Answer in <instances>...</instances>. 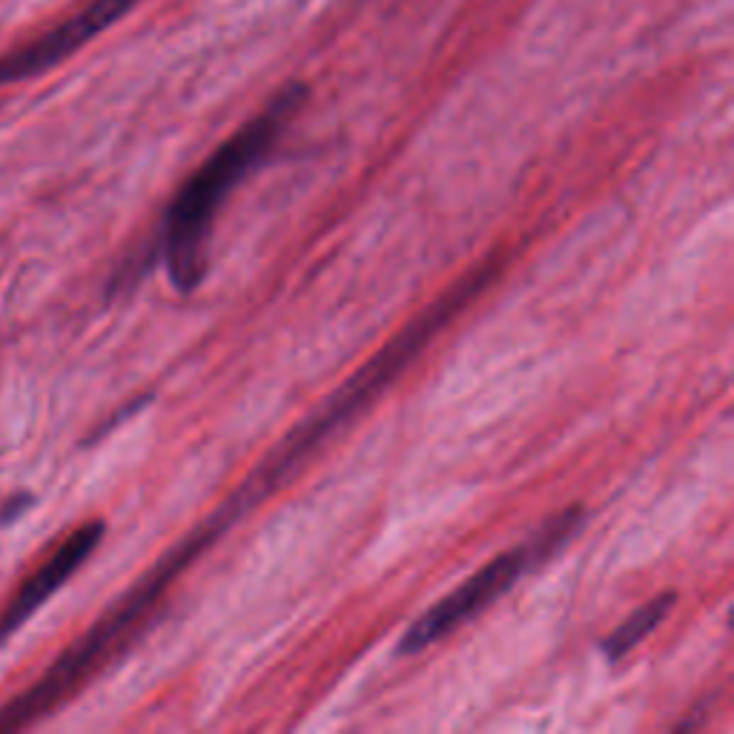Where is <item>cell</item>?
<instances>
[{
	"mask_svg": "<svg viewBox=\"0 0 734 734\" xmlns=\"http://www.w3.org/2000/svg\"><path fill=\"white\" fill-rule=\"evenodd\" d=\"M304 98V84H287L256 118L233 132L170 201L155 244L158 256L167 264V276L181 296L198 290L207 276L213 224L224 201L276 147L290 118L302 109Z\"/></svg>",
	"mask_w": 734,
	"mask_h": 734,
	"instance_id": "obj_1",
	"label": "cell"
},
{
	"mask_svg": "<svg viewBox=\"0 0 734 734\" xmlns=\"http://www.w3.org/2000/svg\"><path fill=\"white\" fill-rule=\"evenodd\" d=\"M583 522V508L571 505V508L560 511L554 519H548L537 534H531L528 540L514 545L511 551L494 557L485 568H479L474 577H468L459 588H454L445 600L431 605L402 634L399 654H419V651L431 648L433 643L445 640L448 634H454L459 626L471 623L479 611H485L488 605L497 603L502 594H508L531 568H537L540 562L554 557L562 545L583 528Z\"/></svg>",
	"mask_w": 734,
	"mask_h": 734,
	"instance_id": "obj_2",
	"label": "cell"
},
{
	"mask_svg": "<svg viewBox=\"0 0 734 734\" xmlns=\"http://www.w3.org/2000/svg\"><path fill=\"white\" fill-rule=\"evenodd\" d=\"M138 0H89L75 15H69L44 35L32 38L29 44L18 46L0 55V87L21 84L26 78L44 75L46 69L64 64L69 55L98 38L112 23H118Z\"/></svg>",
	"mask_w": 734,
	"mask_h": 734,
	"instance_id": "obj_3",
	"label": "cell"
},
{
	"mask_svg": "<svg viewBox=\"0 0 734 734\" xmlns=\"http://www.w3.org/2000/svg\"><path fill=\"white\" fill-rule=\"evenodd\" d=\"M104 540V522H87L81 528H75L49 557H46L38 571H32V577L15 591V597L6 603L0 611V646L21 631L35 611H41L52 594H58L84 562L95 554V548Z\"/></svg>",
	"mask_w": 734,
	"mask_h": 734,
	"instance_id": "obj_4",
	"label": "cell"
},
{
	"mask_svg": "<svg viewBox=\"0 0 734 734\" xmlns=\"http://www.w3.org/2000/svg\"><path fill=\"white\" fill-rule=\"evenodd\" d=\"M677 605V594L666 591V594H657L654 600H648L643 608H637L631 617H628L623 626H617L608 637L603 640V654L608 663H620L626 660L628 654L637 646H643L648 637L657 631V628L666 623L671 611Z\"/></svg>",
	"mask_w": 734,
	"mask_h": 734,
	"instance_id": "obj_5",
	"label": "cell"
},
{
	"mask_svg": "<svg viewBox=\"0 0 734 734\" xmlns=\"http://www.w3.org/2000/svg\"><path fill=\"white\" fill-rule=\"evenodd\" d=\"M32 508V494H15L0 502V528H6L9 522H15Z\"/></svg>",
	"mask_w": 734,
	"mask_h": 734,
	"instance_id": "obj_6",
	"label": "cell"
}]
</instances>
